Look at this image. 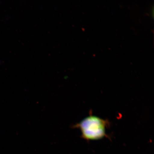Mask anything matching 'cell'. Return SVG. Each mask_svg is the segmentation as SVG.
Here are the masks:
<instances>
[{
  "label": "cell",
  "instance_id": "6da1fadb",
  "mask_svg": "<svg viewBox=\"0 0 154 154\" xmlns=\"http://www.w3.org/2000/svg\"><path fill=\"white\" fill-rule=\"evenodd\" d=\"M109 125L108 120L90 114L74 125L73 128L79 129L81 131L83 139L89 141L108 137L106 130Z\"/></svg>",
  "mask_w": 154,
  "mask_h": 154
}]
</instances>
